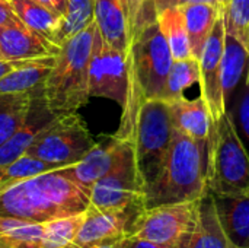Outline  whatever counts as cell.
<instances>
[{
  "mask_svg": "<svg viewBox=\"0 0 249 248\" xmlns=\"http://www.w3.org/2000/svg\"><path fill=\"white\" fill-rule=\"evenodd\" d=\"M90 206V193L60 170L39 174L0 191V216L28 224L83 213Z\"/></svg>",
  "mask_w": 249,
  "mask_h": 248,
  "instance_id": "obj_1",
  "label": "cell"
},
{
  "mask_svg": "<svg viewBox=\"0 0 249 248\" xmlns=\"http://www.w3.org/2000/svg\"><path fill=\"white\" fill-rule=\"evenodd\" d=\"M174 63L158 19L139 31L128 50V92L117 139L133 140L137 115L146 101L163 98L166 77Z\"/></svg>",
  "mask_w": 249,
  "mask_h": 248,
  "instance_id": "obj_2",
  "label": "cell"
},
{
  "mask_svg": "<svg viewBox=\"0 0 249 248\" xmlns=\"http://www.w3.org/2000/svg\"><path fill=\"white\" fill-rule=\"evenodd\" d=\"M209 191V140L175 129L162 170L146 190V208L201 199Z\"/></svg>",
  "mask_w": 249,
  "mask_h": 248,
  "instance_id": "obj_3",
  "label": "cell"
},
{
  "mask_svg": "<svg viewBox=\"0 0 249 248\" xmlns=\"http://www.w3.org/2000/svg\"><path fill=\"white\" fill-rule=\"evenodd\" d=\"M95 34L93 20L63 42L42 86V96L54 113H76L89 101V64Z\"/></svg>",
  "mask_w": 249,
  "mask_h": 248,
  "instance_id": "obj_4",
  "label": "cell"
},
{
  "mask_svg": "<svg viewBox=\"0 0 249 248\" xmlns=\"http://www.w3.org/2000/svg\"><path fill=\"white\" fill-rule=\"evenodd\" d=\"M209 190L214 196H249V155L229 110L212 126Z\"/></svg>",
  "mask_w": 249,
  "mask_h": 248,
  "instance_id": "obj_5",
  "label": "cell"
},
{
  "mask_svg": "<svg viewBox=\"0 0 249 248\" xmlns=\"http://www.w3.org/2000/svg\"><path fill=\"white\" fill-rule=\"evenodd\" d=\"M174 133L169 101L163 98L146 101L139 111L133 134L136 162L146 190L162 170Z\"/></svg>",
  "mask_w": 249,
  "mask_h": 248,
  "instance_id": "obj_6",
  "label": "cell"
},
{
  "mask_svg": "<svg viewBox=\"0 0 249 248\" xmlns=\"http://www.w3.org/2000/svg\"><path fill=\"white\" fill-rule=\"evenodd\" d=\"M95 145L88 126L76 111L61 114L35 139L26 153L64 168L82 161Z\"/></svg>",
  "mask_w": 249,
  "mask_h": 248,
  "instance_id": "obj_7",
  "label": "cell"
},
{
  "mask_svg": "<svg viewBox=\"0 0 249 248\" xmlns=\"http://www.w3.org/2000/svg\"><path fill=\"white\" fill-rule=\"evenodd\" d=\"M133 205L146 208V187L137 168L134 143L127 148L120 162L90 189V208L93 209H124Z\"/></svg>",
  "mask_w": 249,
  "mask_h": 248,
  "instance_id": "obj_8",
  "label": "cell"
},
{
  "mask_svg": "<svg viewBox=\"0 0 249 248\" xmlns=\"http://www.w3.org/2000/svg\"><path fill=\"white\" fill-rule=\"evenodd\" d=\"M198 200L146 208L133 227L130 235L162 246H178L194 229L198 218Z\"/></svg>",
  "mask_w": 249,
  "mask_h": 248,
  "instance_id": "obj_9",
  "label": "cell"
},
{
  "mask_svg": "<svg viewBox=\"0 0 249 248\" xmlns=\"http://www.w3.org/2000/svg\"><path fill=\"white\" fill-rule=\"evenodd\" d=\"M128 92V54L108 45L95 34L89 64V95L115 101L124 108Z\"/></svg>",
  "mask_w": 249,
  "mask_h": 248,
  "instance_id": "obj_10",
  "label": "cell"
},
{
  "mask_svg": "<svg viewBox=\"0 0 249 248\" xmlns=\"http://www.w3.org/2000/svg\"><path fill=\"white\" fill-rule=\"evenodd\" d=\"M144 209L143 205L109 210H98L89 206L85 221L70 246L73 248H96L118 243L131 234L136 219Z\"/></svg>",
  "mask_w": 249,
  "mask_h": 248,
  "instance_id": "obj_11",
  "label": "cell"
},
{
  "mask_svg": "<svg viewBox=\"0 0 249 248\" xmlns=\"http://www.w3.org/2000/svg\"><path fill=\"white\" fill-rule=\"evenodd\" d=\"M225 20L223 16L217 19L212 34L207 38V42L198 58L200 61V88L201 96L207 102L213 121L219 120L226 111L223 94H222V56L225 48Z\"/></svg>",
  "mask_w": 249,
  "mask_h": 248,
  "instance_id": "obj_12",
  "label": "cell"
},
{
  "mask_svg": "<svg viewBox=\"0 0 249 248\" xmlns=\"http://www.w3.org/2000/svg\"><path fill=\"white\" fill-rule=\"evenodd\" d=\"M133 140H123L111 136L107 142L98 143L77 164L60 168V171L90 193L92 186L107 175L123 158Z\"/></svg>",
  "mask_w": 249,
  "mask_h": 248,
  "instance_id": "obj_13",
  "label": "cell"
},
{
  "mask_svg": "<svg viewBox=\"0 0 249 248\" xmlns=\"http://www.w3.org/2000/svg\"><path fill=\"white\" fill-rule=\"evenodd\" d=\"M61 45L32 31L22 22L0 28V56L6 60L57 57Z\"/></svg>",
  "mask_w": 249,
  "mask_h": 248,
  "instance_id": "obj_14",
  "label": "cell"
},
{
  "mask_svg": "<svg viewBox=\"0 0 249 248\" xmlns=\"http://www.w3.org/2000/svg\"><path fill=\"white\" fill-rule=\"evenodd\" d=\"M60 115L61 114L50 110L42 96V91L38 92L32 99L31 110L25 123L9 140H6L0 146V168L12 164L13 161L25 155L35 139Z\"/></svg>",
  "mask_w": 249,
  "mask_h": 248,
  "instance_id": "obj_15",
  "label": "cell"
},
{
  "mask_svg": "<svg viewBox=\"0 0 249 248\" xmlns=\"http://www.w3.org/2000/svg\"><path fill=\"white\" fill-rule=\"evenodd\" d=\"M177 248H236L220 224L214 197L210 190L200 199L198 218L194 229Z\"/></svg>",
  "mask_w": 249,
  "mask_h": 248,
  "instance_id": "obj_16",
  "label": "cell"
},
{
  "mask_svg": "<svg viewBox=\"0 0 249 248\" xmlns=\"http://www.w3.org/2000/svg\"><path fill=\"white\" fill-rule=\"evenodd\" d=\"M93 15L104 41L112 48L128 54L131 35L123 0H93Z\"/></svg>",
  "mask_w": 249,
  "mask_h": 248,
  "instance_id": "obj_17",
  "label": "cell"
},
{
  "mask_svg": "<svg viewBox=\"0 0 249 248\" xmlns=\"http://www.w3.org/2000/svg\"><path fill=\"white\" fill-rule=\"evenodd\" d=\"M172 110V120L177 130L181 133L200 139L209 140L213 126V118L207 102L200 95L196 99H188L184 95L169 101Z\"/></svg>",
  "mask_w": 249,
  "mask_h": 248,
  "instance_id": "obj_18",
  "label": "cell"
},
{
  "mask_svg": "<svg viewBox=\"0 0 249 248\" xmlns=\"http://www.w3.org/2000/svg\"><path fill=\"white\" fill-rule=\"evenodd\" d=\"M220 224L236 248H249V196H214Z\"/></svg>",
  "mask_w": 249,
  "mask_h": 248,
  "instance_id": "obj_19",
  "label": "cell"
},
{
  "mask_svg": "<svg viewBox=\"0 0 249 248\" xmlns=\"http://www.w3.org/2000/svg\"><path fill=\"white\" fill-rule=\"evenodd\" d=\"M181 10L184 13L193 56L200 58L207 38L214 28V23L222 16V4L194 3L182 6Z\"/></svg>",
  "mask_w": 249,
  "mask_h": 248,
  "instance_id": "obj_20",
  "label": "cell"
},
{
  "mask_svg": "<svg viewBox=\"0 0 249 248\" xmlns=\"http://www.w3.org/2000/svg\"><path fill=\"white\" fill-rule=\"evenodd\" d=\"M249 63V54L247 47L233 35L225 34V48L222 56V94L226 108L247 70Z\"/></svg>",
  "mask_w": 249,
  "mask_h": 248,
  "instance_id": "obj_21",
  "label": "cell"
},
{
  "mask_svg": "<svg viewBox=\"0 0 249 248\" xmlns=\"http://www.w3.org/2000/svg\"><path fill=\"white\" fill-rule=\"evenodd\" d=\"M55 57L39 58L0 79V95H18L41 91Z\"/></svg>",
  "mask_w": 249,
  "mask_h": 248,
  "instance_id": "obj_22",
  "label": "cell"
},
{
  "mask_svg": "<svg viewBox=\"0 0 249 248\" xmlns=\"http://www.w3.org/2000/svg\"><path fill=\"white\" fill-rule=\"evenodd\" d=\"M18 18L23 25L42 37L58 44V35L63 25V16L39 4L35 0H10Z\"/></svg>",
  "mask_w": 249,
  "mask_h": 248,
  "instance_id": "obj_23",
  "label": "cell"
},
{
  "mask_svg": "<svg viewBox=\"0 0 249 248\" xmlns=\"http://www.w3.org/2000/svg\"><path fill=\"white\" fill-rule=\"evenodd\" d=\"M156 19L169 45L174 60H185L194 57L181 7H168L159 12Z\"/></svg>",
  "mask_w": 249,
  "mask_h": 248,
  "instance_id": "obj_24",
  "label": "cell"
},
{
  "mask_svg": "<svg viewBox=\"0 0 249 248\" xmlns=\"http://www.w3.org/2000/svg\"><path fill=\"white\" fill-rule=\"evenodd\" d=\"M0 248H45L44 224L0 216Z\"/></svg>",
  "mask_w": 249,
  "mask_h": 248,
  "instance_id": "obj_25",
  "label": "cell"
},
{
  "mask_svg": "<svg viewBox=\"0 0 249 248\" xmlns=\"http://www.w3.org/2000/svg\"><path fill=\"white\" fill-rule=\"evenodd\" d=\"M41 91L18 95H0V146L25 123L32 99Z\"/></svg>",
  "mask_w": 249,
  "mask_h": 248,
  "instance_id": "obj_26",
  "label": "cell"
},
{
  "mask_svg": "<svg viewBox=\"0 0 249 248\" xmlns=\"http://www.w3.org/2000/svg\"><path fill=\"white\" fill-rule=\"evenodd\" d=\"M54 170H60L57 165L45 162L36 156H32L29 153L22 155L12 164L0 168V191L22 183L28 178L36 177L44 172H50Z\"/></svg>",
  "mask_w": 249,
  "mask_h": 248,
  "instance_id": "obj_27",
  "label": "cell"
},
{
  "mask_svg": "<svg viewBox=\"0 0 249 248\" xmlns=\"http://www.w3.org/2000/svg\"><path fill=\"white\" fill-rule=\"evenodd\" d=\"M200 83V61L196 57L174 60L166 77L163 99L172 101L184 95L185 89Z\"/></svg>",
  "mask_w": 249,
  "mask_h": 248,
  "instance_id": "obj_28",
  "label": "cell"
},
{
  "mask_svg": "<svg viewBox=\"0 0 249 248\" xmlns=\"http://www.w3.org/2000/svg\"><path fill=\"white\" fill-rule=\"evenodd\" d=\"M85 215H86V212L45 222L44 224L45 248L69 247L74 241V238L85 221Z\"/></svg>",
  "mask_w": 249,
  "mask_h": 248,
  "instance_id": "obj_29",
  "label": "cell"
},
{
  "mask_svg": "<svg viewBox=\"0 0 249 248\" xmlns=\"http://www.w3.org/2000/svg\"><path fill=\"white\" fill-rule=\"evenodd\" d=\"M222 16L226 32L238 38L248 50L249 0H222Z\"/></svg>",
  "mask_w": 249,
  "mask_h": 248,
  "instance_id": "obj_30",
  "label": "cell"
},
{
  "mask_svg": "<svg viewBox=\"0 0 249 248\" xmlns=\"http://www.w3.org/2000/svg\"><path fill=\"white\" fill-rule=\"evenodd\" d=\"M95 20L93 0H69V9L63 19L58 42L63 45L74 34L80 32Z\"/></svg>",
  "mask_w": 249,
  "mask_h": 248,
  "instance_id": "obj_31",
  "label": "cell"
},
{
  "mask_svg": "<svg viewBox=\"0 0 249 248\" xmlns=\"http://www.w3.org/2000/svg\"><path fill=\"white\" fill-rule=\"evenodd\" d=\"M123 3L128 18L131 38L158 18L155 0H123Z\"/></svg>",
  "mask_w": 249,
  "mask_h": 248,
  "instance_id": "obj_32",
  "label": "cell"
},
{
  "mask_svg": "<svg viewBox=\"0 0 249 248\" xmlns=\"http://www.w3.org/2000/svg\"><path fill=\"white\" fill-rule=\"evenodd\" d=\"M238 124H239V129L244 134V137L249 142V85L245 83V89H244V94L239 99V104H238Z\"/></svg>",
  "mask_w": 249,
  "mask_h": 248,
  "instance_id": "obj_33",
  "label": "cell"
},
{
  "mask_svg": "<svg viewBox=\"0 0 249 248\" xmlns=\"http://www.w3.org/2000/svg\"><path fill=\"white\" fill-rule=\"evenodd\" d=\"M194 3H212V4H222V0H155L156 13L168 9V7H182L187 4Z\"/></svg>",
  "mask_w": 249,
  "mask_h": 248,
  "instance_id": "obj_34",
  "label": "cell"
},
{
  "mask_svg": "<svg viewBox=\"0 0 249 248\" xmlns=\"http://www.w3.org/2000/svg\"><path fill=\"white\" fill-rule=\"evenodd\" d=\"M121 248H177L175 246H162L149 240L139 238L136 235H128L121 241Z\"/></svg>",
  "mask_w": 249,
  "mask_h": 248,
  "instance_id": "obj_35",
  "label": "cell"
},
{
  "mask_svg": "<svg viewBox=\"0 0 249 248\" xmlns=\"http://www.w3.org/2000/svg\"><path fill=\"white\" fill-rule=\"evenodd\" d=\"M18 22H22V20L18 18L12 1L0 0V28L12 25V23H18Z\"/></svg>",
  "mask_w": 249,
  "mask_h": 248,
  "instance_id": "obj_36",
  "label": "cell"
},
{
  "mask_svg": "<svg viewBox=\"0 0 249 248\" xmlns=\"http://www.w3.org/2000/svg\"><path fill=\"white\" fill-rule=\"evenodd\" d=\"M36 60H39V58H35V60H6V58H0V79H3L9 73L15 72L16 69H20V67H23L26 64H31V63L36 61Z\"/></svg>",
  "mask_w": 249,
  "mask_h": 248,
  "instance_id": "obj_37",
  "label": "cell"
},
{
  "mask_svg": "<svg viewBox=\"0 0 249 248\" xmlns=\"http://www.w3.org/2000/svg\"><path fill=\"white\" fill-rule=\"evenodd\" d=\"M35 1H38L39 4L48 7L50 10H53L55 13H58L60 16H63V19H64L67 9H69V0H35Z\"/></svg>",
  "mask_w": 249,
  "mask_h": 248,
  "instance_id": "obj_38",
  "label": "cell"
},
{
  "mask_svg": "<svg viewBox=\"0 0 249 248\" xmlns=\"http://www.w3.org/2000/svg\"><path fill=\"white\" fill-rule=\"evenodd\" d=\"M123 241V240H121ZM121 241H118V243H112V244H107V246H101V247H96V248H121ZM66 248H73L71 246H69V247Z\"/></svg>",
  "mask_w": 249,
  "mask_h": 248,
  "instance_id": "obj_39",
  "label": "cell"
},
{
  "mask_svg": "<svg viewBox=\"0 0 249 248\" xmlns=\"http://www.w3.org/2000/svg\"><path fill=\"white\" fill-rule=\"evenodd\" d=\"M248 54H249V45H248ZM245 83L249 85V63H248V70H247V80H245Z\"/></svg>",
  "mask_w": 249,
  "mask_h": 248,
  "instance_id": "obj_40",
  "label": "cell"
},
{
  "mask_svg": "<svg viewBox=\"0 0 249 248\" xmlns=\"http://www.w3.org/2000/svg\"><path fill=\"white\" fill-rule=\"evenodd\" d=\"M6 1H10V0H6Z\"/></svg>",
  "mask_w": 249,
  "mask_h": 248,
  "instance_id": "obj_41",
  "label": "cell"
},
{
  "mask_svg": "<svg viewBox=\"0 0 249 248\" xmlns=\"http://www.w3.org/2000/svg\"><path fill=\"white\" fill-rule=\"evenodd\" d=\"M0 58H1V56H0Z\"/></svg>",
  "mask_w": 249,
  "mask_h": 248,
  "instance_id": "obj_42",
  "label": "cell"
}]
</instances>
